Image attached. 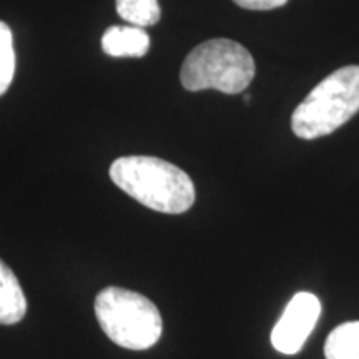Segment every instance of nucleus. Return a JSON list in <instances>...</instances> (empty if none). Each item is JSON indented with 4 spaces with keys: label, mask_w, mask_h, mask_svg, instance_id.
<instances>
[{
    "label": "nucleus",
    "mask_w": 359,
    "mask_h": 359,
    "mask_svg": "<svg viewBox=\"0 0 359 359\" xmlns=\"http://www.w3.org/2000/svg\"><path fill=\"white\" fill-rule=\"evenodd\" d=\"M110 178L128 196L158 213H185L195 203L191 178L177 165L156 156H122L110 167Z\"/></svg>",
    "instance_id": "f257e3e1"
},
{
    "label": "nucleus",
    "mask_w": 359,
    "mask_h": 359,
    "mask_svg": "<svg viewBox=\"0 0 359 359\" xmlns=\"http://www.w3.org/2000/svg\"><path fill=\"white\" fill-rule=\"evenodd\" d=\"M359 111V65L338 69L296 107L291 128L303 140L326 137Z\"/></svg>",
    "instance_id": "f03ea898"
},
{
    "label": "nucleus",
    "mask_w": 359,
    "mask_h": 359,
    "mask_svg": "<svg viewBox=\"0 0 359 359\" xmlns=\"http://www.w3.org/2000/svg\"><path fill=\"white\" fill-rule=\"evenodd\" d=\"M255 77V60L241 43L212 39L188 53L180 70L182 85L190 92L213 88L235 95L245 92Z\"/></svg>",
    "instance_id": "7ed1b4c3"
},
{
    "label": "nucleus",
    "mask_w": 359,
    "mask_h": 359,
    "mask_svg": "<svg viewBox=\"0 0 359 359\" xmlns=\"http://www.w3.org/2000/svg\"><path fill=\"white\" fill-rule=\"evenodd\" d=\"M102 48L110 57H143L150 48V37L142 27L114 25L105 30Z\"/></svg>",
    "instance_id": "423d86ee"
},
{
    "label": "nucleus",
    "mask_w": 359,
    "mask_h": 359,
    "mask_svg": "<svg viewBox=\"0 0 359 359\" xmlns=\"http://www.w3.org/2000/svg\"><path fill=\"white\" fill-rule=\"evenodd\" d=\"M321 314V302L316 294L299 291L283 311L280 321L273 327L271 344L283 354L302 351L308 336L316 326Z\"/></svg>",
    "instance_id": "39448f33"
},
{
    "label": "nucleus",
    "mask_w": 359,
    "mask_h": 359,
    "mask_svg": "<svg viewBox=\"0 0 359 359\" xmlns=\"http://www.w3.org/2000/svg\"><path fill=\"white\" fill-rule=\"evenodd\" d=\"M326 359H359V321L334 327L325 343Z\"/></svg>",
    "instance_id": "6e6552de"
},
{
    "label": "nucleus",
    "mask_w": 359,
    "mask_h": 359,
    "mask_svg": "<svg viewBox=\"0 0 359 359\" xmlns=\"http://www.w3.org/2000/svg\"><path fill=\"white\" fill-rule=\"evenodd\" d=\"M233 2L248 11H273L285 6L288 0H233Z\"/></svg>",
    "instance_id": "9b49d317"
},
{
    "label": "nucleus",
    "mask_w": 359,
    "mask_h": 359,
    "mask_svg": "<svg viewBox=\"0 0 359 359\" xmlns=\"http://www.w3.org/2000/svg\"><path fill=\"white\" fill-rule=\"evenodd\" d=\"M115 6L125 22L142 29L158 24L161 17L158 0H115Z\"/></svg>",
    "instance_id": "1a4fd4ad"
},
{
    "label": "nucleus",
    "mask_w": 359,
    "mask_h": 359,
    "mask_svg": "<svg viewBox=\"0 0 359 359\" xmlns=\"http://www.w3.org/2000/svg\"><path fill=\"white\" fill-rule=\"evenodd\" d=\"M98 325L116 346L143 351L158 343L163 321L155 303L135 291L109 286L95 298Z\"/></svg>",
    "instance_id": "20e7f679"
},
{
    "label": "nucleus",
    "mask_w": 359,
    "mask_h": 359,
    "mask_svg": "<svg viewBox=\"0 0 359 359\" xmlns=\"http://www.w3.org/2000/svg\"><path fill=\"white\" fill-rule=\"evenodd\" d=\"M15 74V52H13L12 30L6 22H0V95L11 87Z\"/></svg>",
    "instance_id": "9d476101"
},
{
    "label": "nucleus",
    "mask_w": 359,
    "mask_h": 359,
    "mask_svg": "<svg viewBox=\"0 0 359 359\" xmlns=\"http://www.w3.org/2000/svg\"><path fill=\"white\" fill-rule=\"evenodd\" d=\"M27 313V299L15 273L0 259V325H17Z\"/></svg>",
    "instance_id": "0eeeda50"
},
{
    "label": "nucleus",
    "mask_w": 359,
    "mask_h": 359,
    "mask_svg": "<svg viewBox=\"0 0 359 359\" xmlns=\"http://www.w3.org/2000/svg\"><path fill=\"white\" fill-rule=\"evenodd\" d=\"M243 98H245V102H250V100H251V97L248 95V93H245V95H243Z\"/></svg>",
    "instance_id": "f8f14e48"
}]
</instances>
